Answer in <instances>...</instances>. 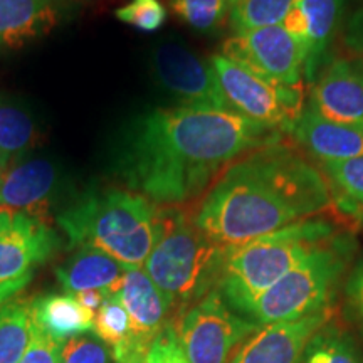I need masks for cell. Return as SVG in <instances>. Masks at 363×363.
Here are the masks:
<instances>
[{"label":"cell","mask_w":363,"mask_h":363,"mask_svg":"<svg viewBox=\"0 0 363 363\" xmlns=\"http://www.w3.org/2000/svg\"><path fill=\"white\" fill-rule=\"evenodd\" d=\"M284 133L230 110L155 108L123 131L115 174L157 206L179 207L206 194L234 162L279 143Z\"/></svg>","instance_id":"1"},{"label":"cell","mask_w":363,"mask_h":363,"mask_svg":"<svg viewBox=\"0 0 363 363\" xmlns=\"http://www.w3.org/2000/svg\"><path fill=\"white\" fill-rule=\"evenodd\" d=\"M350 256V238L333 235L262 293L242 318L264 326L328 310Z\"/></svg>","instance_id":"6"},{"label":"cell","mask_w":363,"mask_h":363,"mask_svg":"<svg viewBox=\"0 0 363 363\" xmlns=\"http://www.w3.org/2000/svg\"><path fill=\"white\" fill-rule=\"evenodd\" d=\"M33 333V299L13 298L0 306V363H19Z\"/></svg>","instance_id":"23"},{"label":"cell","mask_w":363,"mask_h":363,"mask_svg":"<svg viewBox=\"0 0 363 363\" xmlns=\"http://www.w3.org/2000/svg\"><path fill=\"white\" fill-rule=\"evenodd\" d=\"M347 43L358 52H363V11L352 17L347 30Z\"/></svg>","instance_id":"34"},{"label":"cell","mask_w":363,"mask_h":363,"mask_svg":"<svg viewBox=\"0 0 363 363\" xmlns=\"http://www.w3.org/2000/svg\"><path fill=\"white\" fill-rule=\"evenodd\" d=\"M222 56L276 83L301 84L305 76L306 48L283 24L234 34L222 44Z\"/></svg>","instance_id":"10"},{"label":"cell","mask_w":363,"mask_h":363,"mask_svg":"<svg viewBox=\"0 0 363 363\" xmlns=\"http://www.w3.org/2000/svg\"><path fill=\"white\" fill-rule=\"evenodd\" d=\"M347 310L353 320L363 326V259L353 267L345 284Z\"/></svg>","instance_id":"32"},{"label":"cell","mask_w":363,"mask_h":363,"mask_svg":"<svg viewBox=\"0 0 363 363\" xmlns=\"http://www.w3.org/2000/svg\"><path fill=\"white\" fill-rule=\"evenodd\" d=\"M94 316L96 313L86 310L67 293H51L33 299L34 321L61 343L93 330Z\"/></svg>","instance_id":"20"},{"label":"cell","mask_w":363,"mask_h":363,"mask_svg":"<svg viewBox=\"0 0 363 363\" xmlns=\"http://www.w3.org/2000/svg\"><path fill=\"white\" fill-rule=\"evenodd\" d=\"M330 320V311L259 326L235 350L229 363H298L308 342Z\"/></svg>","instance_id":"15"},{"label":"cell","mask_w":363,"mask_h":363,"mask_svg":"<svg viewBox=\"0 0 363 363\" xmlns=\"http://www.w3.org/2000/svg\"><path fill=\"white\" fill-rule=\"evenodd\" d=\"M321 174L340 211L363 222V157L321 163Z\"/></svg>","instance_id":"22"},{"label":"cell","mask_w":363,"mask_h":363,"mask_svg":"<svg viewBox=\"0 0 363 363\" xmlns=\"http://www.w3.org/2000/svg\"><path fill=\"white\" fill-rule=\"evenodd\" d=\"M138 363H189L187 357L182 352L172 323L160 331Z\"/></svg>","instance_id":"31"},{"label":"cell","mask_w":363,"mask_h":363,"mask_svg":"<svg viewBox=\"0 0 363 363\" xmlns=\"http://www.w3.org/2000/svg\"><path fill=\"white\" fill-rule=\"evenodd\" d=\"M81 306H84L86 310L96 313L99 308L103 306V303L106 301V294L103 291H83V293H76L72 294Z\"/></svg>","instance_id":"35"},{"label":"cell","mask_w":363,"mask_h":363,"mask_svg":"<svg viewBox=\"0 0 363 363\" xmlns=\"http://www.w3.org/2000/svg\"><path fill=\"white\" fill-rule=\"evenodd\" d=\"M40 126L26 103L0 93V162L6 172L38 147Z\"/></svg>","instance_id":"19"},{"label":"cell","mask_w":363,"mask_h":363,"mask_svg":"<svg viewBox=\"0 0 363 363\" xmlns=\"http://www.w3.org/2000/svg\"><path fill=\"white\" fill-rule=\"evenodd\" d=\"M115 17L145 33H155L167 21V9L160 0H131L126 6L116 9Z\"/></svg>","instance_id":"28"},{"label":"cell","mask_w":363,"mask_h":363,"mask_svg":"<svg viewBox=\"0 0 363 363\" xmlns=\"http://www.w3.org/2000/svg\"><path fill=\"white\" fill-rule=\"evenodd\" d=\"M294 6L305 13L310 29V49L305 62V76L313 83L320 74L342 17L347 0H294Z\"/></svg>","instance_id":"21"},{"label":"cell","mask_w":363,"mask_h":363,"mask_svg":"<svg viewBox=\"0 0 363 363\" xmlns=\"http://www.w3.org/2000/svg\"><path fill=\"white\" fill-rule=\"evenodd\" d=\"M125 271V267L108 254L98 249L79 247L65 264L56 267V278L67 294L103 291L106 298H111L120 291Z\"/></svg>","instance_id":"18"},{"label":"cell","mask_w":363,"mask_h":363,"mask_svg":"<svg viewBox=\"0 0 363 363\" xmlns=\"http://www.w3.org/2000/svg\"><path fill=\"white\" fill-rule=\"evenodd\" d=\"M130 321V347L125 363H138L160 331L165 328L170 308L143 267L125 271L123 283L116 294Z\"/></svg>","instance_id":"13"},{"label":"cell","mask_w":363,"mask_h":363,"mask_svg":"<svg viewBox=\"0 0 363 363\" xmlns=\"http://www.w3.org/2000/svg\"><path fill=\"white\" fill-rule=\"evenodd\" d=\"M66 189L61 163L52 157H24L0 179V212H21L45 220Z\"/></svg>","instance_id":"12"},{"label":"cell","mask_w":363,"mask_h":363,"mask_svg":"<svg viewBox=\"0 0 363 363\" xmlns=\"http://www.w3.org/2000/svg\"><path fill=\"white\" fill-rule=\"evenodd\" d=\"M225 254L195 227L192 217L169 208L143 269L165 296L170 315L177 311L179 316L217 288Z\"/></svg>","instance_id":"5"},{"label":"cell","mask_w":363,"mask_h":363,"mask_svg":"<svg viewBox=\"0 0 363 363\" xmlns=\"http://www.w3.org/2000/svg\"><path fill=\"white\" fill-rule=\"evenodd\" d=\"M294 0H230V26L235 34L278 26Z\"/></svg>","instance_id":"26"},{"label":"cell","mask_w":363,"mask_h":363,"mask_svg":"<svg viewBox=\"0 0 363 363\" xmlns=\"http://www.w3.org/2000/svg\"><path fill=\"white\" fill-rule=\"evenodd\" d=\"M170 7L182 22L201 34L220 30L230 16V0H170Z\"/></svg>","instance_id":"27"},{"label":"cell","mask_w":363,"mask_h":363,"mask_svg":"<svg viewBox=\"0 0 363 363\" xmlns=\"http://www.w3.org/2000/svg\"><path fill=\"white\" fill-rule=\"evenodd\" d=\"M113 353L98 337L78 335L61 347V363H111Z\"/></svg>","instance_id":"29"},{"label":"cell","mask_w":363,"mask_h":363,"mask_svg":"<svg viewBox=\"0 0 363 363\" xmlns=\"http://www.w3.org/2000/svg\"><path fill=\"white\" fill-rule=\"evenodd\" d=\"M172 326L189 363H229L240 343L259 328L230 310L217 288L180 313Z\"/></svg>","instance_id":"8"},{"label":"cell","mask_w":363,"mask_h":363,"mask_svg":"<svg viewBox=\"0 0 363 363\" xmlns=\"http://www.w3.org/2000/svg\"><path fill=\"white\" fill-rule=\"evenodd\" d=\"M59 246L61 239L45 220L0 212V306L24 291Z\"/></svg>","instance_id":"9"},{"label":"cell","mask_w":363,"mask_h":363,"mask_svg":"<svg viewBox=\"0 0 363 363\" xmlns=\"http://www.w3.org/2000/svg\"><path fill=\"white\" fill-rule=\"evenodd\" d=\"M2 174H4V169H2V162H0V179H2Z\"/></svg>","instance_id":"36"},{"label":"cell","mask_w":363,"mask_h":363,"mask_svg":"<svg viewBox=\"0 0 363 363\" xmlns=\"http://www.w3.org/2000/svg\"><path fill=\"white\" fill-rule=\"evenodd\" d=\"M281 24H283L284 29L288 30V33L291 34L294 39H298L299 43L305 45L306 51L310 49V29H308L306 17H305V13L299 11L296 6H294V4L288 11V13H286V17Z\"/></svg>","instance_id":"33"},{"label":"cell","mask_w":363,"mask_h":363,"mask_svg":"<svg viewBox=\"0 0 363 363\" xmlns=\"http://www.w3.org/2000/svg\"><path fill=\"white\" fill-rule=\"evenodd\" d=\"M208 62L230 111L291 133L305 110L301 84L286 86L266 79L222 54H214Z\"/></svg>","instance_id":"7"},{"label":"cell","mask_w":363,"mask_h":363,"mask_svg":"<svg viewBox=\"0 0 363 363\" xmlns=\"http://www.w3.org/2000/svg\"><path fill=\"white\" fill-rule=\"evenodd\" d=\"M333 235L330 222L305 219L229 249L217 291L230 310L242 316L262 293Z\"/></svg>","instance_id":"4"},{"label":"cell","mask_w":363,"mask_h":363,"mask_svg":"<svg viewBox=\"0 0 363 363\" xmlns=\"http://www.w3.org/2000/svg\"><path fill=\"white\" fill-rule=\"evenodd\" d=\"M299 147L321 163L363 157V126L340 125L305 108L291 130Z\"/></svg>","instance_id":"17"},{"label":"cell","mask_w":363,"mask_h":363,"mask_svg":"<svg viewBox=\"0 0 363 363\" xmlns=\"http://www.w3.org/2000/svg\"><path fill=\"white\" fill-rule=\"evenodd\" d=\"M62 12L65 0H0V57L48 35Z\"/></svg>","instance_id":"16"},{"label":"cell","mask_w":363,"mask_h":363,"mask_svg":"<svg viewBox=\"0 0 363 363\" xmlns=\"http://www.w3.org/2000/svg\"><path fill=\"white\" fill-rule=\"evenodd\" d=\"M298 363H363V353L350 335L325 325L313 335Z\"/></svg>","instance_id":"24"},{"label":"cell","mask_w":363,"mask_h":363,"mask_svg":"<svg viewBox=\"0 0 363 363\" xmlns=\"http://www.w3.org/2000/svg\"><path fill=\"white\" fill-rule=\"evenodd\" d=\"M331 203L328 182L283 142L247 153L224 170L192 222L225 251L310 219Z\"/></svg>","instance_id":"2"},{"label":"cell","mask_w":363,"mask_h":363,"mask_svg":"<svg viewBox=\"0 0 363 363\" xmlns=\"http://www.w3.org/2000/svg\"><path fill=\"white\" fill-rule=\"evenodd\" d=\"M358 65H360V67H362V69H363V59H362V61H360V62H358Z\"/></svg>","instance_id":"37"},{"label":"cell","mask_w":363,"mask_h":363,"mask_svg":"<svg viewBox=\"0 0 363 363\" xmlns=\"http://www.w3.org/2000/svg\"><path fill=\"white\" fill-rule=\"evenodd\" d=\"M69 247L98 249L125 269L143 267L163 225V211L120 187H89L56 216Z\"/></svg>","instance_id":"3"},{"label":"cell","mask_w":363,"mask_h":363,"mask_svg":"<svg viewBox=\"0 0 363 363\" xmlns=\"http://www.w3.org/2000/svg\"><path fill=\"white\" fill-rule=\"evenodd\" d=\"M152 69L160 88L180 106L229 110L211 62L199 57L187 45L175 40L158 44L152 56Z\"/></svg>","instance_id":"11"},{"label":"cell","mask_w":363,"mask_h":363,"mask_svg":"<svg viewBox=\"0 0 363 363\" xmlns=\"http://www.w3.org/2000/svg\"><path fill=\"white\" fill-rule=\"evenodd\" d=\"M325 120L363 126V69L358 62L333 59L311 83L310 106Z\"/></svg>","instance_id":"14"},{"label":"cell","mask_w":363,"mask_h":363,"mask_svg":"<svg viewBox=\"0 0 363 363\" xmlns=\"http://www.w3.org/2000/svg\"><path fill=\"white\" fill-rule=\"evenodd\" d=\"M94 337L110 348L113 360L125 363L130 347V321L120 298H106L103 306L96 311L93 325Z\"/></svg>","instance_id":"25"},{"label":"cell","mask_w":363,"mask_h":363,"mask_svg":"<svg viewBox=\"0 0 363 363\" xmlns=\"http://www.w3.org/2000/svg\"><path fill=\"white\" fill-rule=\"evenodd\" d=\"M61 347L62 343L45 333L33 318L29 347L19 363H61Z\"/></svg>","instance_id":"30"}]
</instances>
